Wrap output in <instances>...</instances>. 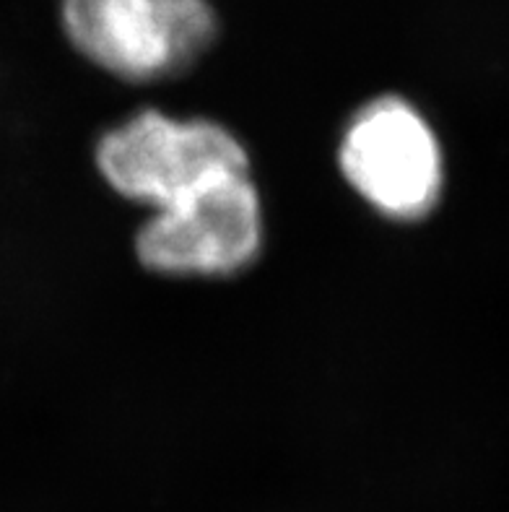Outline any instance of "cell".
I'll use <instances>...</instances> for the list:
<instances>
[{
	"label": "cell",
	"mask_w": 509,
	"mask_h": 512,
	"mask_svg": "<svg viewBox=\"0 0 509 512\" xmlns=\"http://www.w3.org/2000/svg\"><path fill=\"white\" fill-rule=\"evenodd\" d=\"M60 24L89 63L133 84L182 76L219 34L208 0H60Z\"/></svg>",
	"instance_id": "obj_2"
},
{
	"label": "cell",
	"mask_w": 509,
	"mask_h": 512,
	"mask_svg": "<svg viewBox=\"0 0 509 512\" xmlns=\"http://www.w3.org/2000/svg\"><path fill=\"white\" fill-rule=\"evenodd\" d=\"M97 169L125 201L159 211L250 172V156L232 130L213 120L141 110L99 138Z\"/></svg>",
	"instance_id": "obj_1"
},
{
	"label": "cell",
	"mask_w": 509,
	"mask_h": 512,
	"mask_svg": "<svg viewBox=\"0 0 509 512\" xmlns=\"http://www.w3.org/2000/svg\"><path fill=\"white\" fill-rule=\"evenodd\" d=\"M263 247V203L250 172L159 208L136 234L143 266L164 276H232Z\"/></svg>",
	"instance_id": "obj_4"
},
{
	"label": "cell",
	"mask_w": 509,
	"mask_h": 512,
	"mask_svg": "<svg viewBox=\"0 0 509 512\" xmlns=\"http://www.w3.org/2000/svg\"><path fill=\"white\" fill-rule=\"evenodd\" d=\"M338 164L361 201L393 221L429 214L445 185L437 133L400 97L372 99L348 120Z\"/></svg>",
	"instance_id": "obj_3"
}]
</instances>
